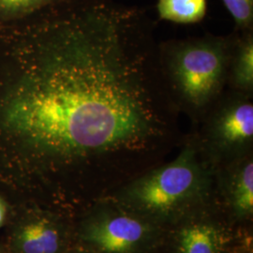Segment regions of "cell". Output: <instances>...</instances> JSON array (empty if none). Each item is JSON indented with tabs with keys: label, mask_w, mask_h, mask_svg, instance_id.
Masks as SVG:
<instances>
[{
	"label": "cell",
	"mask_w": 253,
	"mask_h": 253,
	"mask_svg": "<svg viewBox=\"0 0 253 253\" xmlns=\"http://www.w3.org/2000/svg\"><path fill=\"white\" fill-rule=\"evenodd\" d=\"M155 23L115 0H58L0 26V176L15 183L107 172L155 158L179 112Z\"/></svg>",
	"instance_id": "obj_1"
},
{
	"label": "cell",
	"mask_w": 253,
	"mask_h": 253,
	"mask_svg": "<svg viewBox=\"0 0 253 253\" xmlns=\"http://www.w3.org/2000/svg\"><path fill=\"white\" fill-rule=\"evenodd\" d=\"M234 35L206 34L159 43L163 82L179 114L192 126L227 89Z\"/></svg>",
	"instance_id": "obj_2"
},
{
	"label": "cell",
	"mask_w": 253,
	"mask_h": 253,
	"mask_svg": "<svg viewBox=\"0 0 253 253\" xmlns=\"http://www.w3.org/2000/svg\"><path fill=\"white\" fill-rule=\"evenodd\" d=\"M215 181L216 167L190 133L174 160L128 181L118 196L127 210L155 223L196 208L208 198Z\"/></svg>",
	"instance_id": "obj_3"
},
{
	"label": "cell",
	"mask_w": 253,
	"mask_h": 253,
	"mask_svg": "<svg viewBox=\"0 0 253 253\" xmlns=\"http://www.w3.org/2000/svg\"><path fill=\"white\" fill-rule=\"evenodd\" d=\"M191 134L216 168L253 154V95L227 88Z\"/></svg>",
	"instance_id": "obj_4"
},
{
	"label": "cell",
	"mask_w": 253,
	"mask_h": 253,
	"mask_svg": "<svg viewBox=\"0 0 253 253\" xmlns=\"http://www.w3.org/2000/svg\"><path fill=\"white\" fill-rule=\"evenodd\" d=\"M154 222L131 211H104L90 218L82 238L99 253H140L153 243Z\"/></svg>",
	"instance_id": "obj_5"
},
{
	"label": "cell",
	"mask_w": 253,
	"mask_h": 253,
	"mask_svg": "<svg viewBox=\"0 0 253 253\" xmlns=\"http://www.w3.org/2000/svg\"><path fill=\"white\" fill-rule=\"evenodd\" d=\"M66 246L65 232L49 216H34L19 225L11 238L15 253H62Z\"/></svg>",
	"instance_id": "obj_6"
},
{
	"label": "cell",
	"mask_w": 253,
	"mask_h": 253,
	"mask_svg": "<svg viewBox=\"0 0 253 253\" xmlns=\"http://www.w3.org/2000/svg\"><path fill=\"white\" fill-rule=\"evenodd\" d=\"M216 179L226 191L235 216L251 217L253 212V154L216 168Z\"/></svg>",
	"instance_id": "obj_7"
},
{
	"label": "cell",
	"mask_w": 253,
	"mask_h": 253,
	"mask_svg": "<svg viewBox=\"0 0 253 253\" xmlns=\"http://www.w3.org/2000/svg\"><path fill=\"white\" fill-rule=\"evenodd\" d=\"M225 243L223 230L210 220H193L175 235L176 253H220Z\"/></svg>",
	"instance_id": "obj_8"
},
{
	"label": "cell",
	"mask_w": 253,
	"mask_h": 253,
	"mask_svg": "<svg viewBox=\"0 0 253 253\" xmlns=\"http://www.w3.org/2000/svg\"><path fill=\"white\" fill-rule=\"evenodd\" d=\"M227 88L253 95V30L233 32Z\"/></svg>",
	"instance_id": "obj_9"
},
{
	"label": "cell",
	"mask_w": 253,
	"mask_h": 253,
	"mask_svg": "<svg viewBox=\"0 0 253 253\" xmlns=\"http://www.w3.org/2000/svg\"><path fill=\"white\" fill-rule=\"evenodd\" d=\"M156 7L159 19L189 25L206 17L208 0H158Z\"/></svg>",
	"instance_id": "obj_10"
},
{
	"label": "cell",
	"mask_w": 253,
	"mask_h": 253,
	"mask_svg": "<svg viewBox=\"0 0 253 253\" xmlns=\"http://www.w3.org/2000/svg\"><path fill=\"white\" fill-rule=\"evenodd\" d=\"M58 0H0V23L25 18Z\"/></svg>",
	"instance_id": "obj_11"
},
{
	"label": "cell",
	"mask_w": 253,
	"mask_h": 253,
	"mask_svg": "<svg viewBox=\"0 0 253 253\" xmlns=\"http://www.w3.org/2000/svg\"><path fill=\"white\" fill-rule=\"evenodd\" d=\"M235 22L236 31L253 30V0H222Z\"/></svg>",
	"instance_id": "obj_12"
},
{
	"label": "cell",
	"mask_w": 253,
	"mask_h": 253,
	"mask_svg": "<svg viewBox=\"0 0 253 253\" xmlns=\"http://www.w3.org/2000/svg\"><path fill=\"white\" fill-rule=\"evenodd\" d=\"M7 215V205L5 201L0 197V227L3 224Z\"/></svg>",
	"instance_id": "obj_13"
},
{
	"label": "cell",
	"mask_w": 253,
	"mask_h": 253,
	"mask_svg": "<svg viewBox=\"0 0 253 253\" xmlns=\"http://www.w3.org/2000/svg\"><path fill=\"white\" fill-rule=\"evenodd\" d=\"M0 253H1V252H0Z\"/></svg>",
	"instance_id": "obj_14"
}]
</instances>
